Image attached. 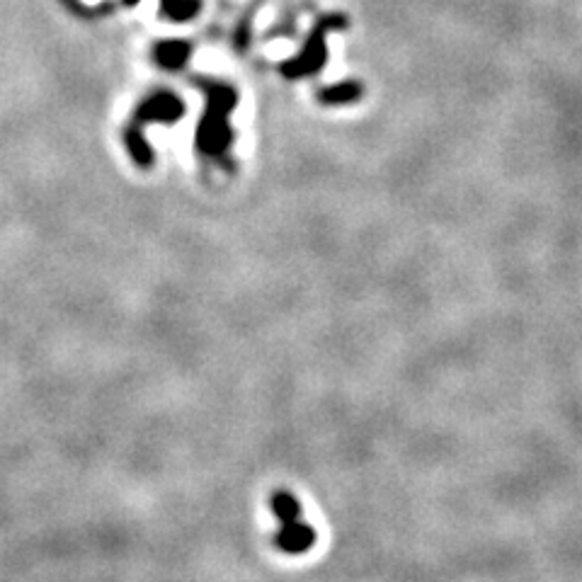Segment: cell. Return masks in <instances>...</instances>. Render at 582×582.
<instances>
[{
	"instance_id": "1",
	"label": "cell",
	"mask_w": 582,
	"mask_h": 582,
	"mask_svg": "<svg viewBox=\"0 0 582 582\" xmlns=\"http://www.w3.org/2000/svg\"><path fill=\"white\" fill-rule=\"evenodd\" d=\"M275 544L279 551L289 553V556H299V553L313 549V544H316V529L308 527V524L299 519V522L287 524V527L279 529L275 536Z\"/></svg>"
}]
</instances>
